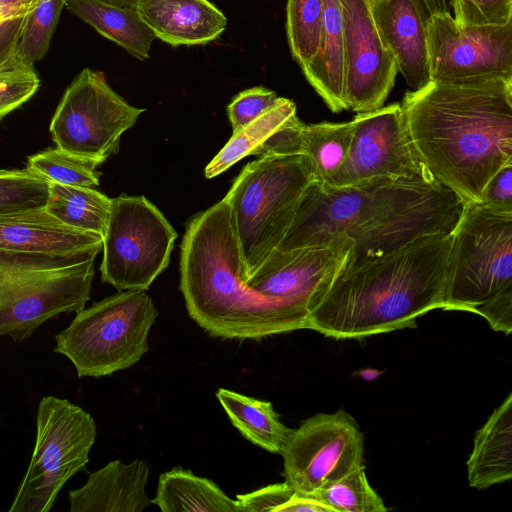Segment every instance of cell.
Here are the masks:
<instances>
[{"label":"cell","mask_w":512,"mask_h":512,"mask_svg":"<svg viewBox=\"0 0 512 512\" xmlns=\"http://www.w3.org/2000/svg\"><path fill=\"white\" fill-rule=\"evenodd\" d=\"M243 259L222 199L193 216L181 243L180 290L189 316L208 334L261 339L307 329L310 312L264 296L241 279Z\"/></svg>","instance_id":"obj_4"},{"label":"cell","mask_w":512,"mask_h":512,"mask_svg":"<svg viewBox=\"0 0 512 512\" xmlns=\"http://www.w3.org/2000/svg\"><path fill=\"white\" fill-rule=\"evenodd\" d=\"M311 497L332 512H385L388 508L371 487L364 466L326 485Z\"/></svg>","instance_id":"obj_31"},{"label":"cell","mask_w":512,"mask_h":512,"mask_svg":"<svg viewBox=\"0 0 512 512\" xmlns=\"http://www.w3.org/2000/svg\"><path fill=\"white\" fill-rule=\"evenodd\" d=\"M314 181L303 155L258 157L234 179L223 199L239 243L244 283L280 245Z\"/></svg>","instance_id":"obj_6"},{"label":"cell","mask_w":512,"mask_h":512,"mask_svg":"<svg viewBox=\"0 0 512 512\" xmlns=\"http://www.w3.org/2000/svg\"><path fill=\"white\" fill-rule=\"evenodd\" d=\"M354 120L342 123L303 124L300 154L316 182L328 185L342 167L353 137Z\"/></svg>","instance_id":"obj_27"},{"label":"cell","mask_w":512,"mask_h":512,"mask_svg":"<svg viewBox=\"0 0 512 512\" xmlns=\"http://www.w3.org/2000/svg\"><path fill=\"white\" fill-rule=\"evenodd\" d=\"M479 203L512 209V163L491 177L482 191Z\"/></svg>","instance_id":"obj_39"},{"label":"cell","mask_w":512,"mask_h":512,"mask_svg":"<svg viewBox=\"0 0 512 512\" xmlns=\"http://www.w3.org/2000/svg\"><path fill=\"white\" fill-rule=\"evenodd\" d=\"M426 32L431 81L512 79V21L458 26L452 14L434 13L426 19Z\"/></svg>","instance_id":"obj_13"},{"label":"cell","mask_w":512,"mask_h":512,"mask_svg":"<svg viewBox=\"0 0 512 512\" xmlns=\"http://www.w3.org/2000/svg\"><path fill=\"white\" fill-rule=\"evenodd\" d=\"M352 247L342 238L329 245L275 249L245 284L267 297L301 305L311 313L324 295Z\"/></svg>","instance_id":"obj_16"},{"label":"cell","mask_w":512,"mask_h":512,"mask_svg":"<svg viewBox=\"0 0 512 512\" xmlns=\"http://www.w3.org/2000/svg\"><path fill=\"white\" fill-rule=\"evenodd\" d=\"M301 70L333 113L348 109L344 94V37L340 0H323L318 51Z\"/></svg>","instance_id":"obj_21"},{"label":"cell","mask_w":512,"mask_h":512,"mask_svg":"<svg viewBox=\"0 0 512 512\" xmlns=\"http://www.w3.org/2000/svg\"><path fill=\"white\" fill-rule=\"evenodd\" d=\"M65 0H34L25 14L16 54L29 65L46 55Z\"/></svg>","instance_id":"obj_32"},{"label":"cell","mask_w":512,"mask_h":512,"mask_svg":"<svg viewBox=\"0 0 512 512\" xmlns=\"http://www.w3.org/2000/svg\"><path fill=\"white\" fill-rule=\"evenodd\" d=\"M323 0H288L286 34L292 58L306 67L315 57L320 39Z\"/></svg>","instance_id":"obj_29"},{"label":"cell","mask_w":512,"mask_h":512,"mask_svg":"<svg viewBox=\"0 0 512 512\" xmlns=\"http://www.w3.org/2000/svg\"><path fill=\"white\" fill-rule=\"evenodd\" d=\"M103 238L73 229L45 209L0 216V249L18 252L76 253L102 250Z\"/></svg>","instance_id":"obj_20"},{"label":"cell","mask_w":512,"mask_h":512,"mask_svg":"<svg viewBox=\"0 0 512 512\" xmlns=\"http://www.w3.org/2000/svg\"><path fill=\"white\" fill-rule=\"evenodd\" d=\"M39 85L34 66L26 63L15 52L0 65V119L29 100Z\"/></svg>","instance_id":"obj_35"},{"label":"cell","mask_w":512,"mask_h":512,"mask_svg":"<svg viewBox=\"0 0 512 512\" xmlns=\"http://www.w3.org/2000/svg\"><path fill=\"white\" fill-rule=\"evenodd\" d=\"M340 3L347 108L357 113L373 111L384 105L391 92L397 65L379 35L371 0H340Z\"/></svg>","instance_id":"obj_15"},{"label":"cell","mask_w":512,"mask_h":512,"mask_svg":"<svg viewBox=\"0 0 512 512\" xmlns=\"http://www.w3.org/2000/svg\"><path fill=\"white\" fill-rule=\"evenodd\" d=\"M379 35L412 91L431 82L426 15L418 0H371Z\"/></svg>","instance_id":"obj_17"},{"label":"cell","mask_w":512,"mask_h":512,"mask_svg":"<svg viewBox=\"0 0 512 512\" xmlns=\"http://www.w3.org/2000/svg\"><path fill=\"white\" fill-rule=\"evenodd\" d=\"M400 107L420 166L465 203L480 202L491 177L512 163V79L431 81L406 92Z\"/></svg>","instance_id":"obj_2"},{"label":"cell","mask_w":512,"mask_h":512,"mask_svg":"<svg viewBox=\"0 0 512 512\" xmlns=\"http://www.w3.org/2000/svg\"><path fill=\"white\" fill-rule=\"evenodd\" d=\"M296 115L295 103L278 97L274 105L261 116L233 132L232 137L206 166V178L220 175L241 159L253 153L290 118Z\"/></svg>","instance_id":"obj_28"},{"label":"cell","mask_w":512,"mask_h":512,"mask_svg":"<svg viewBox=\"0 0 512 512\" xmlns=\"http://www.w3.org/2000/svg\"><path fill=\"white\" fill-rule=\"evenodd\" d=\"M468 481L483 490L512 478V393L476 432L467 461Z\"/></svg>","instance_id":"obj_22"},{"label":"cell","mask_w":512,"mask_h":512,"mask_svg":"<svg viewBox=\"0 0 512 512\" xmlns=\"http://www.w3.org/2000/svg\"><path fill=\"white\" fill-rule=\"evenodd\" d=\"M152 503L162 512H239L237 501L214 481L180 466L159 476Z\"/></svg>","instance_id":"obj_24"},{"label":"cell","mask_w":512,"mask_h":512,"mask_svg":"<svg viewBox=\"0 0 512 512\" xmlns=\"http://www.w3.org/2000/svg\"><path fill=\"white\" fill-rule=\"evenodd\" d=\"M158 316L143 290H124L76 313L56 336L55 352L67 357L81 377L100 378L136 364L148 352Z\"/></svg>","instance_id":"obj_7"},{"label":"cell","mask_w":512,"mask_h":512,"mask_svg":"<svg viewBox=\"0 0 512 512\" xmlns=\"http://www.w3.org/2000/svg\"><path fill=\"white\" fill-rule=\"evenodd\" d=\"M34 0H0V6L29 11Z\"/></svg>","instance_id":"obj_41"},{"label":"cell","mask_w":512,"mask_h":512,"mask_svg":"<svg viewBox=\"0 0 512 512\" xmlns=\"http://www.w3.org/2000/svg\"><path fill=\"white\" fill-rule=\"evenodd\" d=\"M285 481L311 497L326 485L364 466V442L355 419L340 409L319 413L292 429L283 448Z\"/></svg>","instance_id":"obj_12"},{"label":"cell","mask_w":512,"mask_h":512,"mask_svg":"<svg viewBox=\"0 0 512 512\" xmlns=\"http://www.w3.org/2000/svg\"><path fill=\"white\" fill-rule=\"evenodd\" d=\"M236 501L239 512H332L315 498L297 493L286 481L239 494Z\"/></svg>","instance_id":"obj_34"},{"label":"cell","mask_w":512,"mask_h":512,"mask_svg":"<svg viewBox=\"0 0 512 512\" xmlns=\"http://www.w3.org/2000/svg\"><path fill=\"white\" fill-rule=\"evenodd\" d=\"M177 233L144 196L112 199L103 235L101 280L119 291L149 289L167 268Z\"/></svg>","instance_id":"obj_10"},{"label":"cell","mask_w":512,"mask_h":512,"mask_svg":"<svg viewBox=\"0 0 512 512\" xmlns=\"http://www.w3.org/2000/svg\"><path fill=\"white\" fill-rule=\"evenodd\" d=\"M112 199L92 187L49 183L45 210L61 223L103 238Z\"/></svg>","instance_id":"obj_26"},{"label":"cell","mask_w":512,"mask_h":512,"mask_svg":"<svg viewBox=\"0 0 512 512\" xmlns=\"http://www.w3.org/2000/svg\"><path fill=\"white\" fill-rule=\"evenodd\" d=\"M97 428L90 413L67 399L43 397L29 466L9 512H48L63 486L89 462Z\"/></svg>","instance_id":"obj_9"},{"label":"cell","mask_w":512,"mask_h":512,"mask_svg":"<svg viewBox=\"0 0 512 512\" xmlns=\"http://www.w3.org/2000/svg\"><path fill=\"white\" fill-rule=\"evenodd\" d=\"M426 17L434 13L452 14L454 0H418Z\"/></svg>","instance_id":"obj_40"},{"label":"cell","mask_w":512,"mask_h":512,"mask_svg":"<svg viewBox=\"0 0 512 512\" xmlns=\"http://www.w3.org/2000/svg\"><path fill=\"white\" fill-rule=\"evenodd\" d=\"M49 182L29 169L0 170V216L45 209Z\"/></svg>","instance_id":"obj_33"},{"label":"cell","mask_w":512,"mask_h":512,"mask_svg":"<svg viewBox=\"0 0 512 512\" xmlns=\"http://www.w3.org/2000/svg\"><path fill=\"white\" fill-rule=\"evenodd\" d=\"M353 120L347 157L329 186H353L377 178H411L424 172L413 153L400 103L357 113Z\"/></svg>","instance_id":"obj_14"},{"label":"cell","mask_w":512,"mask_h":512,"mask_svg":"<svg viewBox=\"0 0 512 512\" xmlns=\"http://www.w3.org/2000/svg\"><path fill=\"white\" fill-rule=\"evenodd\" d=\"M146 461L129 464L114 460L89 473L86 483L70 490V512H142L152 503L145 492L149 477Z\"/></svg>","instance_id":"obj_18"},{"label":"cell","mask_w":512,"mask_h":512,"mask_svg":"<svg viewBox=\"0 0 512 512\" xmlns=\"http://www.w3.org/2000/svg\"><path fill=\"white\" fill-rule=\"evenodd\" d=\"M278 96L263 86H256L238 93L227 106V114L233 132L261 116L276 102Z\"/></svg>","instance_id":"obj_37"},{"label":"cell","mask_w":512,"mask_h":512,"mask_svg":"<svg viewBox=\"0 0 512 512\" xmlns=\"http://www.w3.org/2000/svg\"><path fill=\"white\" fill-rule=\"evenodd\" d=\"M28 11L21 10V9H15V8H9L0 6V22H3L7 19L25 15Z\"/></svg>","instance_id":"obj_42"},{"label":"cell","mask_w":512,"mask_h":512,"mask_svg":"<svg viewBox=\"0 0 512 512\" xmlns=\"http://www.w3.org/2000/svg\"><path fill=\"white\" fill-rule=\"evenodd\" d=\"M512 293V209L466 202L452 232L442 310L478 311Z\"/></svg>","instance_id":"obj_8"},{"label":"cell","mask_w":512,"mask_h":512,"mask_svg":"<svg viewBox=\"0 0 512 512\" xmlns=\"http://www.w3.org/2000/svg\"><path fill=\"white\" fill-rule=\"evenodd\" d=\"M303 122L297 115L290 118L254 153V156L301 155L300 140Z\"/></svg>","instance_id":"obj_38"},{"label":"cell","mask_w":512,"mask_h":512,"mask_svg":"<svg viewBox=\"0 0 512 512\" xmlns=\"http://www.w3.org/2000/svg\"><path fill=\"white\" fill-rule=\"evenodd\" d=\"M97 166L88 159L56 147L29 156L26 168L49 183L94 187L100 181Z\"/></svg>","instance_id":"obj_30"},{"label":"cell","mask_w":512,"mask_h":512,"mask_svg":"<svg viewBox=\"0 0 512 512\" xmlns=\"http://www.w3.org/2000/svg\"><path fill=\"white\" fill-rule=\"evenodd\" d=\"M99 252H18L0 249V337L23 341L90 299Z\"/></svg>","instance_id":"obj_5"},{"label":"cell","mask_w":512,"mask_h":512,"mask_svg":"<svg viewBox=\"0 0 512 512\" xmlns=\"http://www.w3.org/2000/svg\"><path fill=\"white\" fill-rule=\"evenodd\" d=\"M464 205L425 171L346 187L314 181L277 249L329 245L344 238L352 243L348 259L372 258L423 236L451 234Z\"/></svg>","instance_id":"obj_1"},{"label":"cell","mask_w":512,"mask_h":512,"mask_svg":"<svg viewBox=\"0 0 512 512\" xmlns=\"http://www.w3.org/2000/svg\"><path fill=\"white\" fill-rule=\"evenodd\" d=\"M215 395L243 437L268 452L281 454L292 429L281 422L271 402L225 388H219Z\"/></svg>","instance_id":"obj_25"},{"label":"cell","mask_w":512,"mask_h":512,"mask_svg":"<svg viewBox=\"0 0 512 512\" xmlns=\"http://www.w3.org/2000/svg\"><path fill=\"white\" fill-rule=\"evenodd\" d=\"M451 234L415 239L380 256L346 259L309 315L307 329L360 339L404 328L443 309Z\"/></svg>","instance_id":"obj_3"},{"label":"cell","mask_w":512,"mask_h":512,"mask_svg":"<svg viewBox=\"0 0 512 512\" xmlns=\"http://www.w3.org/2000/svg\"><path fill=\"white\" fill-rule=\"evenodd\" d=\"M64 6L131 56L139 60L150 57L155 36L136 9L122 8L99 0H65Z\"/></svg>","instance_id":"obj_23"},{"label":"cell","mask_w":512,"mask_h":512,"mask_svg":"<svg viewBox=\"0 0 512 512\" xmlns=\"http://www.w3.org/2000/svg\"><path fill=\"white\" fill-rule=\"evenodd\" d=\"M145 111L117 94L102 71L84 68L65 90L49 131L58 148L99 166Z\"/></svg>","instance_id":"obj_11"},{"label":"cell","mask_w":512,"mask_h":512,"mask_svg":"<svg viewBox=\"0 0 512 512\" xmlns=\"http://www.w3.org/2000/svg\"><path fill=\"white\" fill-rule=\"evenodd\" d=\"M122 8L136 9L139 0H99Z\"/></svg>","instance_id":"obj_43"},{"label":"cell","mask_w":512,"mask_h":512,"mask_svg":"<svg viewBox=\"0 0 512 512\" xmlns=\"http://www.w3.org/2000/svg\"><path fill=\"white\" fill-rule=\"evenodd\" d=\"M458 26L504 25L512 21V0H454Z\"/></svg>","instance_id":"obj_36"},{"label":"cell","mask_w":512,"mask_h":512,"mask_svg":"<svg viewBox=\"0 0 512 512\" xmlns=\"http://www.w3.org/2000/svg\"><path fill=\"white\" fill-rule=\"evenodd\" d=\"M136 11L155 38L173 47L213 42L228 22L209 0H139Z\"/></svg>","instance_id":"obj_19"}]
</instances>
